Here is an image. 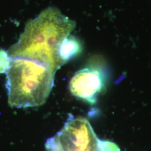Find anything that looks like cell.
<instances>
[{
	"mask_svg": "<svg viewBox=\"0 0 151 151\" xmlns=\"http://www.w3.org/2000/svg\"><path fill=\"white\" fill-rule=\"evenodd\" d=\"M107 78L105 62L96 56L73 76L69 83L70 91L74 96L93 105L105 89Z\"/></svg>",
	"mask_w": 151,
	"mask_h": 151,
	"instance_id": "cell-3",
	"label": "cell"
},
{
	"mask_svg": "<svg viewBox=\"0 0 151 151\" xmlns=\"http://www.w3.org/2000/svg\"><path fill=\"white\" fill-rule=\"evenodd\" d=\"M55 74L49 67L37 61L11 58L6 83L9 105L16 108L43 105L53 86Z\"/></svg>",
	"mask_w": 151,
	"mask_h": 151,
	"instance_id": "cell-2",
	"label": "cell"
},
{
	"mask_svg": "<svg viewBox=\"0 0 151 151\" xmlns=\"http://www.w3.org/2000/svg\"><path fill=\"white\" fill-rule=\"evenodd\" d=\"M45 147L47 151H64L55 135L47 140Z\"/></svg>",
	"mask_w": 151,
	"mask_h": 151,
	"instance_id": "cell-8",
	"label": "cell"
},
{
	"mask_svg": "<svg viewBox=\"0 0 151 151\" xmlns=\"http://www.w3.org/2000/svg\"><path fill=\"white\" fill-rule=\"evenodd\" d=\"M11 60L7 52L4 49H0V74L6 73L9 70Z\"/></svg>",
	"mask_w": 151,
	"mask_h": 151,
	"instance_id": "cell-6",
	"label": "cell"
},
{
	"mask_svg": "<svg viewBox=\"0 0 151 151\" xmlns=\"http://www.w3.org/2000/svg\"><path fill=\"white\" fill-rule=\"evenodd\" d=\"M76 25L75 22L62 14L59 9L49 7L27 22L17 42L7 53L11 58L34 60L56 72L64 65L58 55L60 45Z\"/></svg>",
	"mask_w": 151,
	"mask_h": 151,
	"instance_id": "cell-1",
	"label": "cell"
},
{
	"mask_svg": "<svg viewBox=\"0 0 151 151\" xmlns=\"http://www.w3.org/2000/svg\"><path fill=\"white\" fill-rule=\"evenodd\" d=\"M83 50L81 42L73 36L69 35L63 40L58 49L60 60L65 65L81 54Z\"/></svg>",
	"mask_w": 151,
	"mask_h": 151,
	"instance_id": "cell-5",
	"label": "cell"
},
{
	"mask_svg": "<svg viewBox=\"0 0 151 151\" xmlns=\"http://www.w3.org/2000/svg\"><path fill=\"white\" fill-rule=\"evenodd\" d=\"M96 151H120V150L112 142L98 139Z\"/></svg>",
	"mask_w": 151,
	"mask_h": 151,
	"instance_id": "cell-7",
	"label": "cell"
},
{
	"mask_svg": "<svg viewBox=\"0 0 151 151\" xmlns=\"http://www.w3.org/2000/svg\"><path fill=\"white\" fill-rule=\"evenodd\" d=\"M64 151H96L98 138L87 119L69 118L55 135Z\"/></svg>",
	"mask_w": 151,
	"mask_h": 151,
	"instance_id": "cell-4",
	"label": "cell"
}]
</instances>
